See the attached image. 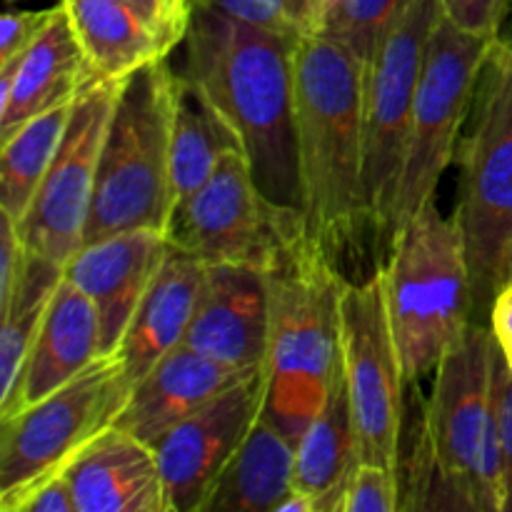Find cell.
Masks as SVG:
<instances>
[{"label":"cell","instance_id":"obj_1","mask_svg":"<svg viewBox=\"0 0 512 512\" xmlns=\"http://www.w3.org/2000/svg\"><path fill=\"white\" fill-rule=\"evenodd\" d=\"M363 60L325 33L295 45V135L300 213L310 240L350 280L370 253L378 230L365 185Z\"/></svg>","mask_w":512,"mask_h":512},{"label":"cell","instance_id":"obj_2","mask_svg":"<svg viewBox=\"0 0 512 512\" xmlns=\"http://www.w3.org/2000/svg\"><path fill=\"white\" fill-rule=\"evenodd\" d=\"M180 73L200 85L233 125L255 183L300 210L295 135V45L270 30L190 5Z\"/></svg>","mask_w":512,"mask_h":512},{"label":"cell","instance_id":"obj_3","mask_svg":"<svg viewBox=\"0 0 512 512\" xmlns=\"http://www.w3.org/2000/svg\"><path fill=\"white\" fill-rule=\"evenodd\" d=\"M270 278L263 415L298 443L343 368V273L305 238Z\"/></svg>","mask_w":512,"mask_h":512},{"label":"cell","instance_id":"obj_4","mask_svg":"<svg viewBox=\"0 0 512 512\" xmlns=\"http://www.w3.org/2000/svg\"><path fill=\"white\" fill-rule=\"evenodd\" d=\"M173 98L175 70L168 58L120 83L83 245L125 230L168 235L175 208Z\"/></svg>","mask_w":512,"mask_h":512},{"label":"cell","instance_id":"obj_5","mask_svg":"<svg viewBox=\"0 0 512 512\" xmlns=\"http://www.w3.org/2000/svg\"><path fill=\"white\" fill-rule=\"evenodd\" d=\"M390 325L408 383L435 373L473 323V290L458 220L425 203L395 233L380 265Z\"/></svg>","mask_w":512,"mask_h":512},{"label":"cell","instance_id":"obj_6","mask_svg":"<svg viewBox=\"0 0 512 512\" xmlns=\"http://www.w3.org/2000/svg\"><path fill=\"white\" fill-rule=\"evenodd\" d=\"M458 160L455 220L468 253L473 320L480 323L512 273V45L503 38L480 73Z\"/></svg>","mask_w":512,"mask_h":512},{"label":"cell","instance_id":"obj_7","mask_svg":"<svg viewBox=\"0 0 512 512\" xmlns=\"http://www.w3.org/2000/svg\"><path fill=\"white\" fill-rule=\"evenodd\" d=\"M498 338L473 323L435 368L423 405L430 453L458 510L503 512V450L495 403Z\"/></svg>","mask_w":512,"mask_h":512},{"label":"cell","instance_id":"obj_8","mask_svg":"<svg viewBox=\"0 0 512 512\" xmlns=\"http://www.w3.org/2000/svg\"><path fill=\"white\" fill-rule=\"evenodd\" d=\"M305 238L303 213L260 190L243 150L223 155L208 183L175 205L168 225L170 248L200 263L253 265L265 273Z\"/></svg>","mask_w":512,"mask_h":512},{"label":"cell","instance_id":"obj_9","mask_svg":"<svg viewBox=\"0 0 512 512\" xmlns=\"http://www.w3.org/2000/svg\"><path fill=\"white\" fill-rule=\"evenodd\" d=\"M123 363L103 355L48 398L0 418V510L55 475L110 428L128 398Z\"/></svg>","mask_w":512,"mask_h":512},{"label":"cell","instance_id":"obj_10","mask_svg":"<svg viewBox=\"0 0 512 512\" xmlns=\"http://www.w3.org/2000/svg\"><path fill=\"white\" fill-rule=\"evenodd\" d=\"M440 20V0H410L408 8L385 30L365 73V185L378 230L380 265L395 238V198L415 95L430 38Z\"/></svg>","mask_w":512,"mask_h":512},{"label":"cell","instance_id":"obj_11","mask_svg":"<svg viewBox=\"0 0 512 512\" xmlns=\"http://www.w3.org/2000/svg\"><path fill=\"white\" fill-rule=\"evenodd\" d=\"M495 43L498 40L463 33L445 18L435 28L415 95L408 148L400 170L393 213L395 233L425 203L435 200L440 178L458 153L460 130L470 118L480 73Z\"/></svg>","mask_w":512,"mask_h":512},{"label":"cell","instance_id":"obj_12","mask_svg":"<svg viewBox=\"0 0 512 512\" xmlns=\"http://www.w3.org/2000/svg\"><path fill=\"white\" fill-rule=\"evenodd\" d=\"M343 373L360 463L398 470L405 428L403 360L385 305L380 268L343 288Z\"/></svg>","mask_w":512,"mask_h":512},{"label":"cell","instance_id":"obj_13","mask_svg":"<svg viewBox=\"0 0 512 512\" xmlns=\"http://www.w3.org/2000/svg\"><path fill=\"white\" fill-rule=\"evenodd\" d=\"M120 83L95 80L73 108L65 138L18 228L33 255L68 265L83 248L105 133Z\"/></svg>","mask_w":512,"mask_h":512},{"label":"cell","instance_id":"obj_14","mask_svg":"<svg viewBox=\"0 0 512 512\" xmlns=\"http://www.w3.org/2000/svg\"><path fill=\"white\" fill-rule=\"evenodd\" d=\"M265 375H248L153 445L168 512H203L215 483L263 415Z\"/></svg>","mask_w":512,"mask_h":512},{"label":"cell","instance_id":"obj_15","mask_svg":"<svg viewBox=\"0 0 512 512\" xmlns=\"http://www.w3.org/2000/svg\"><path fill=\"white\" fill-rule=\"evenodd\" d=\"M270 333V278L253 265H205V283L185 343L220 365L263 370Z\"/></svg>","mask_w":512,"mask_h":512},{"label":"cell","instance_id":"obj_16","mask_svg":"<svg viewBox=\"0 0 512 512\" xmlns=\"http://www.w3.org/2000/svg\"><path fill=\"white\" fill-rule=\"evenodd\" d=\"M168 253V235L160 230H125L83 245L65 265V278L98 310L103 355L123 343Z\"/></svg>","mask_w":512,"mask_h":512},{"label":"cell","instance_id":"obj_17","mask_svg":"<svg viewBox=\"0 0 512 512\" xmlns=\"http://www.w3.org/2000/svg\"><path fill=\"white\" fill-rule=\"evenodd\" d=\"M248 375L253 373H240L195 353L188 345H180L130 388L113 425L143 443L155 445L168 430Z\"/></svg>","mask_w":512,"mask_h":512},{"label":"cell","instance_id":"obj_18","mask_svg":"<svg viewBox=\"0 0 512 512\" xmlns=\"http://www.w3.org/2000/svg\"><path fill=\"white\" fill-rule=\"evenodd\" d=\"M93 83V70L58 0L43 35L15 63L0 68V138L48 108L80 98Z\"/></svg>","mask_w":512,"mask_h":512},{"label":"cell","instance_id":"obj_19","mask_svg":"<svg viewBox=\"0 0 512 512\" xmlns=\"http://www.w3.org/2000/svg\"><path fill=\"white\" fill-rule=\"evenodd\" d=\"M78 512H168L153 445L105 428L65 470Z\"/></svg>","mask_w":512,"mask_h":512},{"label":"cell","instance_id":"obj_20","mask_svg":"<svg viewBox=\"0 0 512 512\" xmlns=\"http://www.w3.org/2000/svg\"><path fill=\"white\" fill-rule=\"evenodd\" d=\"M98 358H103V333H100L98 310L88 295L63 278L43 328L25 363L23 378L13 400L0 408V418L18 413L50 393L68 385Z\"/></svg>","mask_w":512,"mask_h":512},{"label":"cell","instance_id":"obj_21","mask_svg":"<svg viewBox=\"0 0 512 512\" xmlns=\"http://www.w3.org/2000/svg\"><path fill=\"white\" fill-rule=\"evenodd\" d=\"M205 283V263L170 248L158 278L145 293L123 343L115 355L123 363V378L133 388L153 365L185 343L200 290ZM130 393V390H128Z\"/></svg>","mask_w":512,"mask_h":512},{"label":"cell","instance_id":"obj_22","mask_svg":"<svg viewBox=\"0 0 512 512\" xmlns=\"http://www.w3.org/2000/svg\"><path fill=\"white\" fill-rule=\"evenodd\" d=\"M95 80L123 83L165 60L178 43L118 0H60Z\"/></svg>","mask_w":512,"mask_h":512},{"label":"cell","instance_id":"obj_23","mask_svg":"<svg viewBox=\"0 0 512 512\" xmlns=\"http://www.w3.org/2000/svg\"><path fill=\"white\" fill-rule=\"evenodd\" d=\"M358 463L353 410L340 368L323 408L295 443L293 493L308 500L310 512H340L345 483Z\"/></svg>","mask_w":512,"mask_h":512},{"label":"cell","instance_id":"obj_24","mask_svg":"<svg viewBox=\"0 0 512 512\" xmlns=\"http://www.w3.org/2000/svg\"><path fill=\"white\" fill-rule=\"evenodd\" d=\"M295 488V443L260 415L203 512H278Z\"/></svg>","mask_w":512,"mask_h":512},{"label":"cell","instance_id":"obj_25","mask_svg":"<svg viewBox=\"0 0 512 512\" xmlns=\"http://www.w3.org/2000/svg\"><path fill=\"white\" fill-rule=\"evenodd\" d=\"M243 150L233 125L188 75L175 70L173 193L175 205L208 183L223 155ZM175 210V208H173Z\"/></svg>","mask_w":512,"mask_h":512},{"label":"cell","instance_id":"obj_26","mask_svg":"<svg viewBox=\"0 0 512 512\" xmlns=\"http://www.w3.org/2000/svg\"><path fill=\"white\" fill-rule=\"evenodd\" d=\"M75 100L48 108L45 113L25 120L13 133L3 135L0 150V210L23 220L33 205L40 183L48 175L60 143L65 138Z\"/></svg>","mask_w":512,"mask_h":512},{"label":"cell","instance_id":"obj_27","mask_svg":"<svg viewBox=\"0 0 512 512\" xmlns=\"http://www.w3.org/2000/svg\"><path fill=\"white\" fill-rule=\"evenodd\" d=\"M63 278V265L30 253L23 283L15 290L10 308L0 315V408H5L18 390L30 350Z\"/></svg>","mask_w":512,"mask_h":512},{"label":"cell","instance_id":"obj_28","mask_svg":"<svg viewBox=\"0 0 512 512\" xmlns=\"http://www.w3.org/2000/svg\"><path fill=\"white\" fill-rule=\"evenodd\" d=\"M190 5H203L293 43L323 33L325 25V13L315 0H190Z\"/></svg>","mask_w":512,"mask_h":512},{"label":"cell","instance_id":"obj_29","mask_svg":"<svg viewBox=\"0 0 512 512\" xmlns=\"http://www.w3.org/2000/svg\"><path fill=\"white\" fill-rule=\"evenodd\" d=\"M408 3L410 0H335L325 18L323 33L348 45L368 68L385 30L408 8Z\"/></svg>","mask_w":512,"mask_h":512},{"label":"cell","instance_id":"obj_30","mask_svg":"<svg viewBox=\"0 0 512 512\" xmlns=\"http://www.w3.org/2000/svg\"><path fill=\"white\" fill-rule=\"evenodd\" d=\"M403 510L398 470L375 463H358L343 490L340 512H398Z\"/></svg>","mask_w":512,"mask_h":512},{"label":"cell","instance_id":"obj_31","mask_svg":"<svg viewBox=\"0 0 512 512\" xmlns=\"http://www.w3.org/2000/svg\"><path fill=\"white\" fill-rule=\"evenodd\" d=\"M443 18L463 33L498 40L512 8V0H440Z\"/></svg>","mask_w":512,"mask_h":512},{"label":"cell","instance_id":"obj_32","mask_svg":"<svg viewBox=\"0 0 512 512\" xmlns=\"http://www.w3.org/2000/svg\"><path fill=\"white\" fill-rule=\"evenodd\" d=\"M0 218H3V225H0V315H3L13 303L18 285L23 283L30 250L20 235L18 220L3 210H0Z\"/></svg>","mask_w":512,"mask_h":512},{"label":"cell","instance_id":"obj_33","mask_svg":"<svg viewBox=\"0 0 512 512\" xmlns=\"http://www.w3.org/2000/svg\"><path fill=\"white\" fill-rule=\"evenodd\" d=\"M55 8H58V3L53 8L8 10L3 15V25H0V68L15 63L43 35V30L53 20Z\"/></svg>","mask_w":512,"mask_h":512},{"label":"cell","instance_id":"obj_34","mask_svg":"<svg viewBox=\"0 0 512 512\" xmlns=\"http://www.w3.org/2000/svg\"><path fill=\"white\" fill-rule=\"evenodd\" d=\"M495 403H498L500 450H503V512H512V373L503 353L495 355Z\"/></svg>","mask_w":512,"mask_h":512},{"label":"cell","instance_id":"obj_35","mask_svg":"<svg viewBox=\"0 0 512 512\" xmlns=\"http://www.w3.org/2000/svg\"><path fill=\"white\" fill-rule=\"evenodd\" d=\"M118 3L130 5L148 23L163 30L170 40L178 45L183 43L190 23V0H118Z\"/></svg>","mask_w":512,"mask_h":512},{"label":"cell","instance_id":"obj_36","mask_svg":"<svg viewBox=\"0 0 512 512\" xmlns=\"http://www.w3.org/2000/svg\"><path fill=\"white\" fill-rule=\"evenodd\" d=\"M10 512H78L65 475L45 480L23 495Z\"/></svg>","mask_w":512,"mask_h":512},{"label":"cell","instance_id":"obj_37","mask_svg":"<svg viewBox=\"0 0 512 512\" xmlns=\"http://www.w3.org/2000/svg\"><path fill=\"white\" fill-rule=\"evenodd\" d=\"M490 328L498 340H512V283H505L490 308Z\"/></svg>","mask_w":512,"mask_h":512},{"label":"cell","instance_id":"obj_38","mask_svg":"<svg viewBox=\"0 0 512 512\" xmlns=\"http://www.w3.org/2000/svg\"><path fill=\"white\" fill-rule=\"evenodd\" d=\"M498 345H500V353H503L505 363H508V368L512 373V340H498Z\"/></svg>","mask_w":512,"mask_h":512},{"label":"cell","instance_id":"obj_39","mask_svg":"<svg viewBox=\"0 0 512 512\" xmlns=\"http://www.w3.org/2000/svg\"><path fill=\"white\" fill-rule=\"evenodd\" d=\"M500 38H503L505 43H510V45H512V8H510L508 23H505V28H503V35H500Z\"/></svg>","mask_w":512,"mask_h":512},{"label":"cell","instance_id":"obj_40","mask_svg":"<svg viewBox=\"0 0 512 512\" xmlns=\"http://www.w3.org/2000/svg\"><path fill=\"white\" fill-rule=\"evenodd\" d=\"M315 3L320 5V10H323V13H325V18H328V10L333 8V3H335V0H315Z\"/></svg>","mask_w":512,"mask_h":512},{"label":"cell","instance_id":"obj_41","mask_svg":"<svg viewBox=\"0 0 512 512\" xmlns=\"http://www.w3.org/2000/svg\"><path fill=\"white\" fill-rule=\"evenodd\" d=\"M508 283H512V273H510V278H508Z\"/></svg>","mask_w":512,"mask_h":512},{"label":"cell","instance_id":"obj_42","mask_svg":"<svg viewBox=\"0 0 512 512\" xmlns=\"http://www.w3.org/2000/svg\"><path fill=\"white\" fill-rule=\"evenodd\" d=\"M55 3H58V0H55Z\"/></svg>","mask_w":512,"mask_h":512}]
</instances>
